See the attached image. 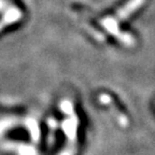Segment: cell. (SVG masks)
Masks as SVG:
<instances>
[{"mask_svg": "<svg viewBox=\"0 0 155 155\" xmlns=\"http://www.w3.org/2000/svg\"><path fill=\"white\" fill-rule=\"evenodd\" d=\"M56 143L55 155H78L83 138L82 113L68 100L59 102L57 112L50 120Z\"/></svg>", "mask_w": 155, "mask_h": 155, "instance_id": "1", "label": "cell"}, {"mask_svg": "<svg viewBox=\"0 0 155 155\" xmlns=\"http://www.w3.org/2000/svg\"><path fill=\"white\" fill-rule=\"evenodd\" d=\"M142 2H143V0H131L130 3H128L125 8H123V9L117 13V17H120V18H125L127 15L130 14L131 12H134Z\"/></svg>", "mask_w": 155, "mask_h": 155, "instance_id": "2", "label": "cell"}]
</instances>
